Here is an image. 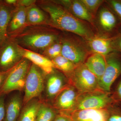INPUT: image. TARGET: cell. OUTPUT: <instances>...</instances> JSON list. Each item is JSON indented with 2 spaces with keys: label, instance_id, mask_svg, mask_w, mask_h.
Wrapping results in <instances>:
<instances>
[{
  "label": "cell",
  "instance_id": "obj_1",
  "mask_svg": "<svg viewBox=\"0 0 121 121\" xmlns=\"http://www.w3.org/2000/svg\"><path fill=\"white\" fill-rule=\"evenodd\" d=\"M37 4L48 15L49 25L88 39L93 37L91 31L86 25L72 15L58 1L40 0L37 1Z\"/></svg>",
  "mask_w": 121,
  "mask_h": 121
},
{
  "label": "cell",
  "instance_id": "obj_2",
  "mask_svg": "<svg viewBox=\"0 0 121 121\" xmlns=\"http://www.w3.org/2000/svg\"><path fill=\"white\" fill-rule=\"evenodd\" d=\"M52 27L45 24L26 25L8 37L21 47L42 54L46 48L57 41L58 34Z\"/></svg>",
  "mask_w": 121,
  "mask_h": 121
},
{
  "label": "cell",
  "instance_id": "obj_3",
  "mask_svg": "<svg viewBox=\"0 0 121 121\" xmlns=\"http://www.w3.org/2000/svg\"><path fill=\"white\" fill-rule=\"evenodd\" d=\"M66 77L69 84L74 86L79 94L102 90L99 86L97 78L84 64L77 66Z\"/></svg>",
  "mask_w": 121,
  "mask_h": 121
},
{
  "label": "cell",
  "instance_id": "obj_4",
  "mask_svg": "<svg viewBox=\"0 0 121 121\" xmlns=\"http://www.w3.org/2000/svg\"><path fill=\"white\" fill-rule=\"evenodd\" d=\"M31 64L30 61L23 58L12 68L0 89V95H6L13 91H24L26 76Z\"/></svg>",
  "mask_w": 121,
  "mask_h": 121
},
{
  "label": "cell",
  "instance_id": "obj_5",
  "mask_svg": "<svg viewBox=\"0 0 121 121\" xmlns=\"http://www.w3.org/2000/svg\"><path fill=\"white\" fill-rule=\"evenodd\" d=\"M46 75L39 68L31 63L25 80L23 106L33 99L41 97L44 90Z\"/></svg>",
  "mask_w": 121,
  "mask_h": 121
},
{
  "label": "cell",
  "instance_id": "obj_6",
  "mask_svg": "<svg viewBox=\"0 0 121 121\" xmlns=\"http://www.w3.org/2000/svg\"><path fill=\"white\" fill-rule=\"evenodd\" d=\"M113 101L108 93L102 90L79 94L73 111L86 109H106Z\"/></svg>",
  "mask_w": 121,
  "mask_h": 121
},
{
  "label": "cell",
  "instance_id": "obj_7",
  "mask_svg": "<svg viewBox=\"0 0 121 121\" xmlns=\"http://www.w3.org/2000/svg\"><path fill=\"white\" fill-rule=\"evenodd\" d=\"M23 58L17 44L8 37L0 47V71L9 70Z\"/></svg>",
  "mask_w": 121,
  "mask_h": 121
},
{
  "label": "cell",
  "instance_id": "obj_8",
  "mask_svg": "<svg viewBox=\"0 0 121 121\" xmlns=\"http://www.w3.org/2000/svg\"><path fill=\"white\" fill-rule=\"evenodd\" d=\"M78 95L75 88L69 84L59 93L51 104L59 113L69 115L73 111Z\"/></svg>",
  "mask_w": 121,
  "mask_h": 121
},
{
  "label": "cell",
  "instance_id": "obj_9",
  "mask_svg": "<svg viewBox=\"0 0 121 121\" xmlns=\"http://www.w3.org/2000/svg\"><path fill=\"white\" fill-rule=\"evenodd\" d=\"M66 77L55 71L46 75L43 92L44 98L42 100L48 103H52L59 93L70 84L68 79Z\"/></svg>",
  "mask_w": 121,
  "mask_h": 121
},
{
  "label": "cell",
  "instance_id": "obj_10",
  "mask_svg": "<svg viewBox=\"0 0 121 121\" xmlns=\"http://www.w3.org/2000/svg\"><path fill=\"white\" fill-rule=\"evenodd\" d=\"M105 70L98 81L100 89L109 93L112 84L121 74V62L116 56H109L106 60Z\"/></svg>",
  "mask_w": 121,
  "mask_h": 121
},
{
  "label": "cell",
  "instance_id": "obj_11",
  "mask_svg": "<svg viewBox=\"0 0 121 121\" xmlns=\"http://www.w3.org/2000/svg\"><path fill=\"white\" fill-rule=\"evenodd\" d=\"M60 42L62 45L61 55L76 66L83 64L87 55L83 48L69 39H63Z\"/></svg>",
  "mask_w": 121,
  "mask_h": 121
},
{
  "label": "cell",
  "instance_id": "obj_12",
  "mask_svg": "<svg viewBox=\"0 0 121 121\" xmlns=\"http://www.w3.org/2000/svg\"><path fill=\"white\" fill-rule=\"evenodd\" d=\"M17 46L23 58L27 59L39 68L47 75L52 73L55 71V66L50 59L42 54L25 49L18 45Z\"/></svg>",
  "mask_w": 121,
  "mask_h": 121
},
{
  "label": "cell",
  "instance_id": "obj_13",
  "mask_svg": "<svg viewBox=\"0 0 121 121\" xmlns=\"http://www.w3.org/2000/svg\"><path fill=\"white\" fill-rule=\"evenodd\" d=\"M23 96L21 91H16L5 103V116L3 121H17L23 108Z\"/></svg>",
  "mask_w": 121,
  "mask_h": 121
},
{
  "label": "cell",
  "instance_id": "obj_14",
  "mask_svg": "<svg viewBox=\"0 0 121 121\" xmlns=\"http://www.w3.org/2000/svg\"><path fill=\"white\" fill-rule=\"evenodd\" d=\"M109 111L104 109H86L73 111L70 114L73 121H107Z\"/></svg>",
  "mask_w": 121,
  "mask_h": 121
},
{
  "label": "cell",
  "instance_id": "obj_15",
  "mask_svg": "<svg viewBox=\"0 0 121 121\" xmlns=\"http://www.w3.org/2000/svg\"><path fill=\"white\" fill-rule=\"evenodd\" d=\"M72 15L80 20L92 23L93 15L86 8L80 0H61L58 1Z\"/></svg>",
  "mask_w": 121,
  "mask_h": 121
},
{
  "label": "cell",
  "instance_id": "obj_16",
  "mask_svg": "<svg viewBox=\"0 0 121 121\" xmlns=\"http://www.w3.org/2000/svg\"><path fill=\"white\" fill-rule=\"evenodd\" d=\"M26 16L27 8L21 5H16L8 26L7 32L8 37L26 26Z\"/></svg>",
  "mask_w": 121,
  "mask_h": 121
},
{
  "label": "cell",
  "instance_id": "obj_17",
  "mask_svg": "<svg viewBox=\"0 0 121 121\" xmlns=\"http://www.w3.org/2000/svg\"><path fill=\"white\" fill-rule=\"evenodd\" d=\"M14 9L0 0V47L8 38V26Z\"/></svg>",
  "mask_w": 121,
  "mask_h": 121
},
{
  "label": "cell",
  "instance_id": "obj_18",
  "mask_svg": "<svg viewBox=\"0 0 121 121\" xmlns=\"http://www.w3.org/2000/svg\"><path fill=\"white\" fill-rule=\"evenodd\" d=\"M84 64L96 76L98 81L103 75L106 66V60L103 56L94 53L89 56Z\"/></svg>",
  "mask_w": 121,
  "mask_h": 121
},
{
  "label": "cell",
  "instance_id": "obj_19",
  "mask_svg": "<svg viewBox=\"0 0 121 121\" xmlns=\"http://www.w3.org/2000/svg\"><path fill=\"white\" fill-rule=\"evenodd\" d=\"M42 101L41 98H36L23 106L17 121H36L37 112Z\"/></svg>",
  "mask_w": 121,
  "mask_h": 121
},
{
  "label": "cell",
  "instance_id": "obj_20",
  "mask_svg": "<svg viewBox=\"0 0 121 121\" xmlns=\"http://www.w3.org/2000/svg\"><path fill=\"white\" fill-rule=\"evenodd\" d=\"M45 15L41 9L35 4L27 7L26 25H48V18Z\"/></svg>",
  "mask_w": 121,
  "mask_h": 121
},
{
  "label": "cell",
  "instance_id": "obj_21",
  "mask_svg": "<svg viewBox=\"0 0 121 121\" xmlns=\"http://www.w3.org/2000/svg\"><path fill=\"white\" fill-rule=\"evenodd\" d=\"M88 40L89 47L95 53L106 55L112 51L111 41L107 38L97 36L91 37Z\"/></svg>",
  "mask_w": 121,
  "mask_h": 121
},
{
  "label": "cell",
  "instance_id": "obj_22",
  "mask_svg": "<svg viewBox=\"0 0 121 121\" xmlns=\"http://www.w3.org/2000/svg\"><path fill=\"white\" fill-rule=\"evenodd\" d=\"M58 113L59 112L51 104L42 100L36 121H53Z\"/></svg>",
  "mask_w": 121,
  "mask_h": 121
},
{
  "label": "cell",
  "instance_id": "obj_23",
  "mask_svg": "<svg viewBox=\"0 0 121 121\" xmlns=\"http://www.w3.org/2000/svg\"><path fill=\"white\" fill-rule=\"evenodd\" d=\"M99 21L102 27L106 31L112 30L116 24V19L114 15L105 8L102 9L99 12Z\"/></svg>",
  "mask_w": 121,
  "mask_h": 121
},
{
  "label": "cell",
  "instance_id": "obj_24",
  "mask_svg": "<svg viewBox=\"0 0 121 121\" xmlns=\"http://www.w3.org/2000/svg\"><path fill=\"white\" fill-rule=\"evenodd\" d=\"M52 60L54 63L55 68L64 72L66 76L71 73L77 66L61 55L57 56Z\"/></svg>",
  "mask_w": 121,
  "mask_h": 121
},
{
  "label": "cell",
  "instance_id": "obj_25",
  "mask_svg": "<svg viewBox=\"0 0 121 121\" xmlns=\"http://www.w3.org/2000/svg\"><path fill=\"white\" fill-rule=\"evenodd\" d=\"M61 43L56 41L46 48L41 54L52 60L61 55Z\"/></svg>",
  "mask_w": 121,
  "mask_h": 121
},
{
  "label": "cell",
  "instance_id": "obj_26",
  "mask_svg": "<svg viewBox=\"0 0 121 121\" xmlns=\"http://www.w3.org/2000/svg\"><path fill=\"white\" fill-rule=\"evenodd\" d=\"M80 1L92 15L103 2L101 0H80Z\"/></svg>",
  "mask_w": 121,
  "mask_h": 121
},
{
  "label": "cell",
  "instance_id": "obj_27",
  "mask_svg": "<svg viewBox=\"0 0 121 121\" xmlns=\"http://www.w3.org/2000/svg\"><path fill=\"white\" fill-rule=\"evenodd\" d=\"M109 111L107 121H121V112L116 110Z\"/></svg>",
  "mask_w": 121,
  "mask_h": 121
},
{
  "label": "cell",
  "instance_id": "obj_28",
  "mask_svg": "<svg viewBox=\"0 0 121 121\" xmlns=\"http://www.w3.org/2000/svg\"><path fill=\"white\" fill-rule=\"evenodd\" d=\"M6 95H0V121H3L5 116V98Z\"/></svg>",
  "mask_w": 121,
  "mask_h": 121
},
{
  "label": "cell",
  "instance_id": "obj_29",
  "mask_svg": "<svg viewBox=\"0 0 121 121\" xmlns=\"http://www.w3.org/2000/svg\"><path fill=\"white\" fill-rule=\"evenodd\" d=\"M112 7L121 17V1L117 0H110L109 1Z\"/></svg>",
  "mask_w": 121,
  "mask_h": 121
},
{
  "label": "cell",
  "instance_id": "obj_30",
  "mask_svg": "<svg viewBox=\"0 0 121 121\" xmlns=\"http://www.w3.org/2000/svg\"><path fill=\"white\" fill-rule=\"evenodd\" d=\"M53 121H73L69 115L59 113Z\"/></svg>",
  "mask_w": 121,
  "mask_h": 121
},
{
  "label": "cell",
  "instance_id": "obj_31",
  "mask_svg": "<svg viewBox=\"0 0 121 121\" xmlns=\"http://www.w3.org/2000/svg\"><path fill=\"white\" fill-rule=\"evenodd\" d=\"M36 2V1L31 0H17V5H21L27 8L35 4Z\"/></svg>",
  "mask_w": 121,
  "mask_h": 121
},
{
  "label": "cell",
  "instance_id": "obj_32",
  "mask_svg": "<svg viewBox=\"0 0 121 121\" xmlns=\"http://www.w3.org/2000/svg\"><path fill=\"white\" fill-rule=\"evenodd\" d=\"M12 69L7 71H0V89H1L2 86L4 85L9 73Z\"/></svg>",
  "mask_w": 121,
  "mask_h": 121
},
{
  "label": "cell",
  "instance_id": "obj_33",
  "mask_svg": "<svg viewBox=\"0 0 121 121\" xmlns=\"http://www.w3.org/2000/svg\"><path fill=\"white\" fill-rule=\"evenodd\" d=\"M5 3L11 7H13V6L16 7L17 4V0H5L4 1Z\"/></svg>",
  "mask_w": 121,
  "mask_h": 121
},
{
  "label": "cell",
  "instance_id": "obj_34",
  "mask_svg": "<svg viewBox=\"0 0 121 121\" xmlns=\"http://www.w3.org/2000/svg\"><path fill=\"white\" fill-rule=\"evenodd\" d=\"M117 93L118 97L121 100V81L119 83L117 87Z\"/></svg>",
  "mask_w": 121,
  "mask_h": 121
},
{
  "label": "cell",
  "instance_id": "obj_35",
  "mask_svg": "<svg viewBox=\"0 0 121 121\" xmlns=\"http://www.w3.org/2000/svg\"><path fill=\"white\" fill-rule=\"evenodd\" d=\"M119 48H120V49H121V40H120V41H119Z\"/></svg>",
  "mask_w": 121,
  "mask_h": 121
}]
</instances>
